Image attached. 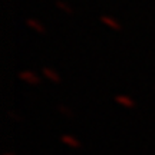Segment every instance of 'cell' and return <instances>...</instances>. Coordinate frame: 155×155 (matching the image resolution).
Wrapping results in <instances>:
<instances>
[{"label":"cell","mask_w":155,"mask_h":155,"mask_svg":"<svg viewBox=\"0 0 155 155\" xmlns=\"http://www.w3.org/2000/svg\"><path fill=\"white\" fill-rule=\"evenodd\" d=\"M61 141H62V144H65L66 147H69V148H79V147H81V142H79L75 137L69 135V134H66V135H62Z\"/></svg>","instance_id":"6da1fadb"},{"label":"cell","mask_w":155,"mask_h":155,"mask_svg":"<svg viewBox=\"0 0 155 155\" xmlns=\"http://www.w3.org/2000/svg\"><path fill=\"white\" fill-rule=\"evenodd\" d=\"M119 101H121L124 105H127V106H131V105H132V104H131V102H129L128 99H119Z\"/></svg>","instance_id":"7a4b0ae2"},{"label":"cell","mask_w":155,"mask_h":155,"mask_svg":"<svg viewBox=\"0 0 155 155\" xmlns=\"http://www.w3.org/2000/svg\"><path fill=\"white\" fill-rule=\"evenodd\" d=\"M5 155H15V154H10V152H7V154H5Z\"/></svg>","instance_id":"3957f363"}]
</instances>
